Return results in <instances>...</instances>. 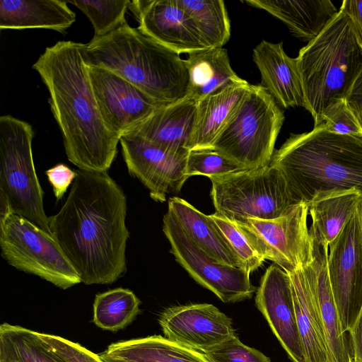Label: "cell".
Here are the masks:
<instances>
[{
    "label": "cell",
    "instance_id": "cell-32",
    "mask_svg": "<svg viewBox=\"0 0 362 362\" xmlns=\"http://www.w3.org/2000/svg\"><path fill=\"white\" fill-rule=\"evenodd\" d=\"M90 21L96 37H103L124 24L129 0H69Z\"/></svg>",
    "mask_w": 362,
    "mask_h": 362
},
{
    "label": "cell",
    "instance_id": "cell-2",
    "mask_svg": "<svg viewBox=\"0 0 362 362\" xmlns=\"http://www.w3.org/2000/svg\"><path fill=\"white\" fill-rule=\"evenodd\" d=\"M81 46L59 41L45 49L33 68L48 90L50 108L69 160L81 170L107 172L120 139L103 120Z\"/></svg>",
    "mask_w": 362,
    "mask_h": 362
},
{
    "label": "cell",
    "instance_id": "cell-22",
    "mask_svg": "<svg viewBox=\"0 0 362 362\" xmlns=\"http://www.w3.org/2000/svg\"><path fill=\"white\" fill-rule=\"evenodd\" d=\"M75 21L66 1H0L1 30L45 28L64 33Z\"/></svg>",
    "mask_w": 362,
    "mask_h": 362
},
{
    "label": "cell",
    "instance_id": "cell-37",
    "mask_svg": "<svg viewBox=\"0 0 362 362\" xmlns=\"http://www.w3.org/2000/svg\"><path fill=\"white\" fill-rule=\"evenodd\" d=\"M41 340L64 362H104L98 356L80 344L63 337L38 332Z\"/></svg>",
    "mask_w": 362,
    "mask_h": 362
},
{
    "label": "cell",
    "instance_id": "cell-23",
    "mask_svg": "<svg viewBox=\"0 0 362 362\" xmlns=\"http://www.w3.org/2000/svg\"><path fill=\"white\" fill-rule=\"evenodd\" d=\"M288 274L305 362H333L325 328L308 287L303 267Z\"/></svg>",
    "mask_w": 362,
    "mask_h": 362
},
{
    "label": "cell",
    "instance_id": "cell-4",
    "mask_svg": "<svg viewBox=\"0 0 362 362\" xmlns=\"http://www.w3.org/2000/svg\"><path fill=\"white\" fill-rule=\"evenodd\" d=\"M86 64L107 69L128 81L162 105L187 98L185 59L126 22L81 46Z\"/></svg>",
    "mask_w": 362,
    "mask_h": 362
},
{
    "label": "cell",
    "instance_id": "cell-29",
    "mask_svg": "<svg viewBox=\"0 0 362 362\" xmlns=\"http://www.w3.org/2000/svg\"><path fill=\"white\" fill-rule=\"evenodd\" d=\"M0 362H64L38 332L4 322L0 326Z\"/></svg>",
    "mask_w": 362,
    "mask_h": 362
},
{
    "label": "cell",
    "instance_id": "cell-17",
    "mask_svg": "<svg viewBox=\"0 0 362 362\" xmlns=\"http://www.w3.org/2000/svg\"><path fill=\"white\" fill-rule=\"evenodd\" d=\"M313 258L303 267L317 312L323 324L333 362H348L354 358L349 333L342 329L328 276V244L311 225Z\"/></svg>",
    "mask_w": 362,
    "mask_h": 362
},
{
    "label": "cell",
    "instance_id": "cell-31",
    "mask_svg": "<svg viewBox=\"0 0 362 362\" xmlns=\"http://www.w3.org/2000/svg\"><path fill=\"white\" fill-rule=\"evenodd\" d=\"M140 300L129 289L117 288L95 296L93 303L95 325L104 330L117 332L125 328L139 314Z\"/></svg>",
    "mask_w": 362,
    "mask_h": 362
},
{
    "label": "cell",
    "instance_id": "cell-5",
    "mask_svg": "<svg viewBox=\"0 0 362 362\" xmlns=\"http://www.w3.org/2000/svg\"><path fill=\"white\" fill-rule=\"evenodd\" d=\"M296 59L304 107L316 127L322 124V113L329 105L346 98L362 70V48L346 16L338 11Z\"/></svg>",
    "mask_w": 362,
    "mask_h": 362
},
{
    "label": "cell",
    "instance_id": "cell-36",
    "mask_svg": "<svg viewBox=\"0 0 362 362\" xmlns=\"http://www.w3.org/2000/svg\"><path fill=\"white\" fill-rule=\"evenodd\" d=\"M204 354L210 362H271L259 350L242 343L236 334Z\"/></svg>",
    "mask_w": 362,
    "mask_h": 362
},
{
    "label": "cell",
    "instance_id": "cell-20",
    "mask_svg": "<svg viewBox=\"0 0 362 362\" xmlns=\"http://www.w3.org/2000/svg\"><path fill=\"white\" fill-rule=\"evenodd\" d=\"M197 118V102L185 98L163 106L127 134L139 136L170 152L187 155Z\"/></svg>",
    "mask_w": 362,
    "mask_h": 362
},
{
    "label": "cell",
    "instance_id": "cell-10",
    "mask_svg": "<svg viewBox=\"0 0 362 362\" xmlns=\"http://www.w3.org/2000/svg\"><path fill=\"white\" fill-rule=\"evenodd\" d=\"M308 215V206L300 203L275 218H248L235 223L264 259L289 273L308 264L313 258Z\"/></svg>",
    "mask_w": 362,
    "mask_h": 362
},
{
    "label": "cell",
    "instance_id": "cell-39",
    "mask_svg": "<svg viewBox=\"0 0 362 362\" xmlns=\"http://www.w3.org/2000/svg\"><path fill=\"white\" fill-rule=\"evenodd\" d=\"M339 11L348 18L358 43L362 48V0H344Z\"/></svg>",
    "mask_w": 362,
    "mask_h": 362
},
{
    "label": "cell",
    "instance_id": "cell-35",
    "mask_svg": "<svg viewBox=\"0 0 362 362\" xmlns=\"http://www.w3.org/2000/svg\"><path fill=\"white\" fill-rule=\"evenodd\" d=\"M322 124L329 132L339 134H362V125L346 98L334 101L322 113Z\"/></svg>",
    "mask_w": 362,
    "mask_h": 362
},
{
    "label": "cell",
    "instance_id": "cell-15",
    "mask_svg": "<svg viewBox=\"0 0 362 362\" xmlns=\"http://www.w3.org/2000/svg\"><path fill=\"white\" fill-rule=\"evenodd\" d=\"M158 322L165 338L204 354L236 334L232 320L209 303L169 307Z\"/></svg>",
    "mask_w": 362,
    "mask_h": 362
},
{
    "label": "cell",
    "instance_id": "cell-21",
    "mask_svg": "<svg viewBox=\"0 0 362 362\" xmlns=\"http://www.w3.org/2000/svg\"><path fill=\"white\" fill-rule=\"evenodd\" d=\"M252 7L263 9L281 21L298 39L315 38L337 13L329 0H246Z\"/></svg>",
    "mask_w": 362,
    "mask_h": 362
},
{
    "label": "cell",
    "instance_id": "cell-40",
    "mask_svg": "<svg viewBox=\"0 0 362 362\" xmlns=\"http://www.w3.org/2000/svg\"><path fill=\"white\" fill-rule=\"evenodd\" d=\"M346 100L362 125V70L346 95Z\"/></svg>",
    "mask_w": 362,
    "mask_h": 362
},
{
    "label": "cell",
    "instance_id": "cell-38",
    "mask_svg": "<svg viewBox=\"0 0 362 362\" xmlns=\"http://www.w3.org/2000/svg\"><path fill=\"white\" fill-rule=\"evenodd\" d=\"M51 183L57 200L62 198L68 187L76 176V170H72L64 164L59 163L45 172Z\"/></svg>",
    "mask_w": 362,
    "mask_h": 362
},
{
    "label": "cell",
    "instance_id": "cell-3",
    "mask_svg": "<svg viewBox=\"0 0 362 362\" xmlns=\"http://www.w3.org/2000/svg\"><path fill=\"white\" fill-rule=\"evenodd\" d=\"M269 165L283 175L296 204L344 191L362 194V134L333 133L321 124L291 134Z\"/></svg>",
    "mask_w": 362,
    "mask_h": 362
},
{
    "label": "cell",
    "instance_id": "cell-34",
    "mask_svg": "<svg viewBox=\"0 0 362 362\" xmlns=\"http://www.w3.org/2000/svg\"><path fill=\"white\" fill-rule=\"evenodd\" d=\"M246 170L238 163L211 148L192 149L186 163V175H205L209 178Z\"/></svg>",
    "mask_w": 362,
    "mask_h": 362
},
{
    "label": "cell",
    "instance_id": "cell-27",
    "mask_svg": "<svg viewBox=\"0 0 362 362\" xmlns=\"http://www.w3.org/2000/svg\"><path fill=\"white\" fill-rule=\"evenodd\" d=\"M168 212L209 256L221 264L241 268L239 261L209 215H205L177 197L169 199Z\"/></svg>",
    "mask_w": 362,
    "mask_h": 362
},
{
    "label": "cell",
    "instance_id": "cell-9",
    "mask_svg": "<svg viewBox=\"0 0 362 362\" xmlns=\"http://www.w3.org/2000/svg\"><path fill=\"white\" fill-rule=\"evenodd\" d=\"M0 247L8 264L59 288L81 282L54 238L23 216L0 215Z\"/></svg>",
    "mask_w": 362,
    "mask_h": 362
},
{
    "label": "cell",
    "instance_id": "cell-18",
    "mask_svg": "<svg viewBox=\"0 0 362 362\" xmlns=\"http://www.w3.org/2000/svg\"><path fill=\"white\" fill-rule=\"evenodd\" d=\"M129 8L141 32L180 54L207 48L177 0H134Z\"/></svg>",
    "mask_w": 362,
    "mask_h": 362
},
{
    "label": "cell",
    "instance_id": "cell-8",
    "mask_svg": "<svg viewBox=\"0 0 362 362\" xmlns=\"http://www.w3.org/2000/svg\"><path fill=\"white\" fill-rule=\"evenodd\" d=\"M209 179L216 213L234 222L275 218L296 204L283 175L271 165Z\"/></svg>",
    "mask_w": 362,
    "mask_h": 362
},
{
    "label": "cell",
    "instance_id": "cell-28",
    "mask_svg": "<svg viewBox=\"0 0 362 362\" xmlns=\"http://www.w3.org/2000/svg\"><path fill=\"white\" fill-rule=\"evenodd\" d=\"M361 199L359 192L349 190L321 196L308 204L312 226L328 245L349 220Z\"/></svg>",
    "mask_w": 362,
    "mask_h": 362
},
{
    "label": "cell",
    "instance_id": "cell-41",
    "mask_svg": "<svg viewBox=\"0 0 362 362\" xmlns=\"http://www.w3.org/2000/svg\"><path fill=\"white\" fill-rule=\"evenodd\" d=\"M354 358L362 361V310L353 327L349 332Z\"/></svg>",
    "mask_w": 362,
    "mask_h": 362
},
{
    "label": "cell",
    "instance_id": "cell-26",
    "mask_svg": "<svg viewBox=\"0 0 362 362\" xmlns=\"http://www.w3.org/2000/svg\"><path fill=\"white\" fill-rule=\"evenodd\" d=\"M187 54V98L197 103L222 88L245 81L233 70L227 50L223 47L206 48Z\"/></svg>",
    "mask_w": 362,
    "mask_h": 362
},
{
    "label": "cell",
    "instance_id": "cell-16",
    "mask_svg": "<svg viewBox=\"0 0 362 362\" xmlns=\"http://www.w3.org/2000/svg\"><path fill=\"white\" fill-rule=\"evenodd\" d=\"M255 305L292 362H305L290 278L278 265L271 264L262 276Z\"/></svg>",
    "mask_w": 362,
    "mask_h": 362
},
{
    "label": "cell",
    "instance_id": "cell-19",
    "mask_svg": "<svg viewBox=\"0 0 362 362\" xmlns=\"http://www.w3.org/2000/svg\"><path fill=\"white\" fill-rule=\"evenodd\" d=\"M252 59L261 75V85L279 105L305 107L296 59L286 54L282 42L262 40L253 49Z\"/></svg>",
    "mask_w": 362,
    "mask_h": 362
},
{
    "label": "cell",
    "instance_id": "cell-24",
    "mask_svg": "<svg viewBox=\"0 0 362 362\" xmlns=\"http://www.w3.org/2000/svg\"><path fill=\"white\" fill-rule=\"evenodd\" d=\"M250 83L228 86L197 103L194 129L188 144L189 151L210 148L239 105Z\"/></svg>",
    "mask_w": 362,
    "mask_h": 362
},
{
    "label": "cell",
    "instance_id": "cell-33",
    "mask_svg": "<svg viewBox=\"0 0 362 362\" xmlns=\"http://www.w3.org/2000/svg\"><path fill=\"white\" fill-rule=\"evenodd\" d=\"M209 216L237 257L241 268L249 274L257 269L265 259L245 233L235 222L217 213Z\"/></svg>",
    "mask_w": 362,
    "mask_h": 362
},
{
    "label": "cell",
    "instance_id": "cell-25",
    "mask_svg": "<svg viewBox=\"0 0 362 362\" xmlns=\"http://www.w3.org/2000/svg\"><path fill=\"white\" fill-rule=\"evenodd\" d=\"M98 356L104 362H210L204 353L161 335L119 341Z\"/></svg>",
    "mask_w": 362,
    "mask_h": 362
},
{
    "label": "cell",
    "instance_id": "cell-12",
    "mask_svg": "<svg viewBox=\"0 0 362 362\" xmlns=\"http://www.w3.org/2000/svg\"><path fill=\"white\" fill-rule=\"evenodd\" d=\"M361 200L342 230L328 245L329 279L342 329L347 333L362 310Z\"/></svg>",
    "mask_w": 362,
    "mask_h": 362
},
{
    "label": "cell",
    "instance_id": "cell-6",
    "mask_svg": "<svg viewBox=\"0 0 362 362\" xmlns=\"http://www.w3.org/2000/svg\"><path fill=\"white\" fill-rule=\"evenodd\" d=\"M33 136L28 122L0 117V215H19L52 235L33 158Z\"/></svg>",
    "mask_w": 362,
    "mask_h": 362
},
{
    "label": "cell",
    "instance_id": "cell-1",
    "mask_svg": "<svg viewBox=\"0 0 362 362\" xmlns=\"http://www.w3.org/2000/svg\"><path fill=\"white\" fill-rule=\"evenodd\" d=\"M76 172L49 229L81 282L112 284L127 269V198L107 172Z\"/></svg>",
    "mask_w": 362,
    "mask_h": 362
},
{
    "label": "cell",
    "instance_id": "cell-44",
    "mask_svg": "<svg viewBox=\"0 0 362 362\" xmlns=\"http://www.w3.org/2000/svg\"><path fill=\"white\" fill-rule=\"evenodd\" d=\"M361 208H362V200H361Z\"/></svg>",
    "mask_w": 362,
    "mask_h": 362
},
{
    "label": "cell",
    "instance_id": "cell-42",
    "mask_svg": "<svg viewBox=\"0 0 362 362\" xmlns=\"http://www.w3.org/2000/svg\"><path fill=\"white\" fill-rule=\"evenodd\" d=\"M348 362H362V361L358 360V359H356L355 358H352Z\"/></svg>",
    "mask_w": 362,
    "mask_h": 362
},
{
    "label": "cell",
    "instance_id": "cell-43",
    "mask_svg": "<svg viewBox=\"0 0 362 362\" xmlns=\"http://www.w3.org/2000/svg\"><path fill=\"white\" fill-rule=\"evenodd\" d=\"M105 362H122V361H105Z\"/></svg>",
    "mask_w": 362,
    "mask_h": 362
},
{
    "label": "cell",
    "instance_id": "cell-14",
    "mask_svg": "<svg viewBox=\"0 0 362 362\" xmlns=\"http://www.w3.org/2000/svg\"><path fill=\"white\" fill-rule=\"evenodd\" d=\"M119 142L129 174L148 188L156 202H164L169 192L180 191L189 178L186 175L188 154L170 152L134 134L122 136Z\"/></svg>",
    "mask_w": 362,
    "mask_h": 362
},
{
    "label": "cell",
    "instance_id": "cell-30",
    "mask_svg": "<svg viewBox=\"0 0 362 362\" xmlns=\"http://www.w3.org/2000/svg\"><path fill=\"white\" fill-rule=\"evenodd\" d=\"M207 48L223 47L230 36V23L222 0H177Z\"/></svg>",
    "mask_w": 362,
    "mask_h": 362
},
{
    "label": "cell",
    "instance_id": "cell-7",
    "mask_svg": "<svg viewBox=\"0 0 362 362\" xmlns=\"http://www.w3.org/2000/svg\"><path fill=\"white\" fill-rule=\"evenodd\" d=\"M284 120L283 111L262 85H251L210 147L246 169L269 165Z\"/></svg>",
    "mask_w": 362,
    "mask_h": 362
},
{
    "label": "cell",
    "instance_id": "cell-13",
    "mask_svg": "<svg viewBox=\"0 0 362 362\" xmlns=\"http://www.w3.org/2000/svg\"><path fill=\"white\" fill-rule=\"evenodd\" d=\"M88 68L103 120L109 131L119 139L165 106L107 69Z\"/></svg>",
    "mask_w": 362,
    "mask_h": 362
},
{
    "label": "cell",
    "instance_id": "cell-11",
    "mask_svg": "<svg viewBox=\"0 0 362 362\" xmlns=\"http://www.w3.org/2000/svg\"><path fill=\"white\" fill-rule=\"evenodd\" d=\"M163 230L175 260L199 284L213 292L221 301L236 303L250 298L256 288L250 274L242 268L221 264L203 251L167 211Z\"/></svg>",
    "mask_w": 362,
    "mask_h": 362
}]
</instances>
